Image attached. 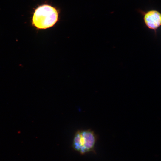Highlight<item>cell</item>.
Masks as SVG:
<instances>
[{
	"instance_id": "1",
	"label": "cell",
	"mask_w": 161,
	"mask_h": 161,
	"mask_svg": "<svg viewBox=\"0 0 161 161\" xmlns=\"http://www.w3.org/2000/svg\"><path fill=\"white\" fill-rule=\"evenodd\" d=\"M98 139V136L92 129L78 130L74 137L72 147L81 154L95 153V146Z\"/></svg>"
},
{
	"instance_id": "2",
	"label": "cell",
	"mask_w": 161,
	"mask_h": 161,
	"mask_svg": "<svg viewBox=\"0 0 161 161\" xmlns=\"http://www.w3.org/2000/svg\"><path fill=\"white\" fill-rule=\"evenodd\" d=\"M58 13L55 8L44 4L35 10L32 19L33 25L38 29H44L53 26L58 20Z\"/></svg>"
},
{
	"instance_id": "3",
	"label": "cell",
	"mask_w": 161,
	"mask_h": 161,
	"mask_svg": "<svg viewBox=\"0 0 161 161\" xmlns=\"http://www.w3.org/2000/svg\"><path fill=\"white\" fill-rule=\"evenodd\" d=\"M143 16V19L146 26L155 31L161 26V14L158 10H151L146 12L140 11Z\"/></svg>"
}]
</instances>
